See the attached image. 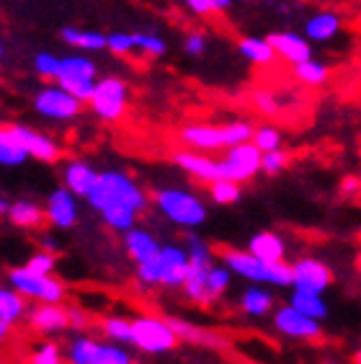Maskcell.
I'll list each match as a JSON object with an SVG mask.
<instances>
[{
	"label": "cell",
	"instance_id": "cell-56",
	"mask_svg": "<svg viewBox=\"0 0 361 364\" xmlns=\"http://www.w3.org/2000/svg\"><path fill=\"white\" fill-rule=\"evenodd\" d=\"M325 364H343V362H325Z\"/></svg>",
	"mask_w": 361,
	"mask_h": 364
},
{
	"label": "cell",
	"instance_id": "cell-32",
	"mask_svg": "<svg viewBox=\"0 0 361 364\" xmlns=\"http://www.w3.org/2000/svg\"><path fill=\"white\" fill-rule=\"evenodd\" d=\"M23 316H28L26 297L16 292L14 287H0V321L16 326Z\"/></svg>",
	"mask_w": 361,
	"mask_h": 364
},
{
	"label": "cell",
	"instance_id": "cell-23",
	"mask_svg": "<svg viewBox=\"0 0 361 364\" xmlns=\"http://www.w3.org/2000/svg\"><path fill=\"white\" fill-rule=\"evenodd\" d=\"M171 326L176 328L180 341L196 343V346H204V349H225L227 346V338L215 333L212 328H202V326H194V323L183 321V318H171Z\"/></svg>",
	"mask_w": 361,
	"mask_h": 364
},
{
	"label": "cell",
	"instance_id": "cell-10",
	"mask_svg": "<svg viewBox=\"0 0 361 364\" xmlns=\"http://www.w3.org/2000/svg\"><path fill=\"white\" fill-rule=\"evenodd\" d=\"M34 112L44 119L52 122H70L80 117L83 112V101L75 98L63 85H44L34 93Z\"/></svg>",
	"mask_w": 361,
	"mask_h": 364
},
{
	"label": "cell",
	"instance_id": "cell-19",
	"mask_svg": "<svg viewBox=\"0 0 361 364\" xmlns=\"http://www.w3.org/2000/svg\"><path fill=\"white\" fill-rule=\"evenodd\" d=\"M28 326L39 333H63L70 328L68 308L63 302L60 305H49V302H39L36 308L28 310Z\"/></svg>",
	"mask_w": 361,
	"mask_h": 364
},
{
	"label": "cell",
	"instance_id": "cell-44",
	"mask_svg": "<svg viewBox=\"0 0 361 364\" xmlns=\"http://www.w3.org/2000/svg\"><path fill=\"white\" fill-rule=\"evenodd\" d=\"M31 364H63V351H60L57 343L44 341L31 354Z\"/></svg>",
	"mask_w": 361,
	"mask_h": 364
},
{
	"label": "cell",
	"instance_id": "cell-16",
	"mask_svg": "<svg viewBox=\"0 0 361 364\" xmlns=\"http://www.w3.org/2000/svg\"><path fill=\"white\" fill-rule=\"evenodd\" d=\"M14 132H16V137H18V142L23 145V150L28 153V158H34V161H39V163H57L60 161L63 147L57 145L49 134L36 132V129L23 127V124H14Z\"/></svg>",
	"mask_w": 361,
	"mask_h": 364
},
{
	"label": "cell",
	"instance_id": "cell-47",
	"mask_svg": "<svg viewBox=\"0 0 361 364\" xmlns=\"http://www.w3.org/2000/svg\"><path fill=\"white\" fill-rule=\"evenodd\" d=\"M183 49H186L188 57H202L207 52V36L202 31H191V34L183 39Z\"/></svg>",
	"mask_w": 361,
	"mask_h": 364
},
{
	"label": "cell",
	"instance_id": "cell-22",
	"mask_svg": "<svg viewBox=\"0 0 361 364\" xmlns=\"http://www.w3.org/2000/svg\"><path fill=\"white\" fill-rule=\"evenodd\" d=\"M248 251L266 264H281V261H286V240L271 230L256 232L248 240Z\"/></svg>",
	"mask_w": 361,
	"mask_h": 364
},
{
	"label": "cell",
	"instance_id": "cell-1",
	"mask_svg": "<svg viewBox=\"0 0 361 364\" xmlns=\"http://www.w3.org/2000/svg\"><path fill=\"white\" fill-rule=\"evenodd\" d=\"M85 202H88L90 210H106L109 204L114 202H124V204H132L134 210L142 215L147 210V194L145 189L134 181L132 176L124 173V171H101L98 173V183L93 186L88 196H85Z\"/></svg>",
	"mask_w": 361,
	"mask_h": 364
},
{
	"label": "cell",
	"instance_id": "cell-51",
	"mask_svg": "<svg viewBox=\"0 0 361 364\" xmlns=\"http://www.w3.org/2000/svg\"><path fill=\"white\" fill-rule=\"evenodd\" d=\"M11 328H14V326H8V323L0 321V343L8 341V336H11Z\"/></svg>",
	"mask_w": 361,
	"mask_h": 364
},
{
	"label": "cell",
	"instance_id": "cell-9",
	"mask_svg": "<svg viewBox=\"0 0 361 364\" xmlns=\"http://www.w3.org/2000/svg\"><path fill=\"white\" fill-rule=\"evenodd\" d=\"M88 104L101 122H109V124L119 122L122 117H124L126 104H129V88H126V80L124 77H117V75L101 77V80L96 83V91H93Z\"/></svg>",
	"mask_w": 361,
	"mask_h": 364
},
{
	"label": "cell",
	"instance_id": "cell-35",
	"mask_svg": "<svg viewBox=\"0 0 361 364\" xmlns=\"http://www.w3.org/2000/svg\"><path fill=\"white\" fill-rule=\"evenodd\" d=\"M243 196V186L237 181H230V178H217V181L209 183V199L220 207H230V204H237Z\"/></svg>",
	"mask_w": 361,
	"mask_h": 364
},
{
	"label": "cell",
	"instance_id": "cell-38",
	"mask_svg": "<svg viewBox=\"0 0 361 364\" xmlns=\"http://www.w3.org/2000/svg\"><path fill=\"white\" fill-rule=\"evenodd\" d=\"M96 346H98L96 338L80 333V336H75L68 343L65 359H68V364H90V359H93V354H96Z\"/></svg>",
	"mask_w": 361,
	"mask_h": 364
},
{
	"label": "cell",
	"instance_id": "cell-12",
	"mask_svg": "<svg viewBox=\"0 0 361 364\" xmlns=\"http://www.w3.org/2000/svg\"><path fill=\"white\" fill-rule=\"evenodd\" d=\"M330 287H333V272L325 261L315 256H302L292 264V289L325 294Z\"/></svg>",
	"mask_w": 361,
	"mask_h": 364
},
{
	"label": "cell",
	"instance_id": "cell-48",
	"mask_svg": "<svg viewBox=\"0 0 361 364\" xmlns=\"http://www.w3.org/2000/svg\"><path fill=\"white\" fill-rule=\"evenodd\" d=\"M183 6L196 16H209L215 14V0H183Z\"/></svg>",
	"mask_w": 361,
	"mask_h": 364
},
{
	"label": "cell",
	"instance_id": "cell-41",
	"mask_svg": "<svg viewBox=\"0 0 361 364\" xmlns=\"http://www.w3.org/2000/svg\"><path fill=\"white\" fill-rule=\"evenodd\" d=\"M60 63H63V57L52 55V52H36V55H34V70H36V75L47 77V80H57Z\"/></svg>",
	"mask_w": 361,
	"mask_h": 364
},
{
	"label": "cell",
	"instance_id": "cell-40",
	"mask_svg": "<svg viewBox=\"0 0 361 364\" xmlns=\"http://www.w3.org/2000/svg\"><path fill=\"white\" fill-rule=\"evenodd\" d=\"M134 49H139L142 55H150V57H160L166 55V39L158 34H150V31H134Z\"/></svg>",
	"mask_w": 361,
	"mask_h": 364
},
{
	"label": "cell",
	"instance_id": "cell-43",
	"mask_svg": "<svg viewBox=\"0 0 361 364\" xmlns=\"http://www.w3.org/2000/svg\"><path fill=\"white\" fill-rule=\"evenodd\" d=\"M106 49L114 52V55H132L134 34H129V31H114V34H106Z\"/></svg>",
	"mask_w": 361,
	"mask_h": 364
},
{
	"label": "cell",
	"instance_id": "cell-30",
	"mask_svg": "<svg viewBox=\"0 0 361 364\" xmlns=\"http://www.w3.org/2000/svg\"><path fill=\"white\" fill-rule=\"evenodd\" d=\"M28 161V153L16 137L14 127H0V166L6 168H18Z\"/></svg>",
	"mask_w": 361,
	"mask_h": 364
},
{
	"label": "cell",
	"instance_id": "cell-15",
	"mask_svg": "<svg viewBox=\"0 0 361 364\" xmlns=\"http://www.w3.org/2000/svg\"><path fill=\"white\" fill-rule=\"evenodd\" d=\"M77 196L68 189V186H57L55 191H49L47 202H44V215L47 223L57 230H70L77 223Z\"/></svg>",
	"mask_w": 361,
	"mask_h": 364
},
{
	"label": "cell",
	"instance_id": "cell-37",
	"mask_svg": "<svg viewBox=\"0 0 361 364\" xmlns=\"http://www.w3.org/2000/svg\"><path fill=\"white\" fill-rule=\"evenodd\" d=\"M232 284V272H230L225 264H215L207 274V294H209V305H215L220 297L230 289Z\"/></svg>",
	"mask_w": 361,
	"mask_h": 364
},
{
	"label": "cell",
	"instance_id": "cell-27",
	"mask_svg": "<svg viewBox=\"0 0 361 364\" xmlns=\"http://www.w3.org/2000/svg\"><path fill=\"white\" fill-rule=\"evenodd\" d=\"M237 52L248 60V63L258 65V68H269V65L276 63V52L271 47L269 39L264 36H243L237 42Z\"/></svg>",
	"mask_w": 361,
	"mask_h": 364
},
{
	"label": "cell",
	"instance_id": "cell-28",
	"mask_svg": "<svg viewBox=\"0 0 361 364\" xmlns=\"http://www.w3.org/2000/svg\"><path fill=\"white\" fill-rule=\"evenodd\" d=\"M60 39L65 44H70V47L80 49V52H101V49H106V34L88 31V28L63 26L60 28Z\"/></svg>",
	"mask_w": 361,
	"mask_h": 364
},
{
	"label": "cell",
	"instance_id": "cell-2",
	"mask_svg": "<svg viewBox=\"0 0 361 364\" xmlns=\"http://www.w3.org/2000/svg\"><path fill=\"white\" fill-rule=\"evenodd\" d=\"M222 264L232 272V277L250 282V284H271V287H292V264H266L256 259L253 253L245 248H227L222 251Z\"/></svg>",
	"mask_w": 361,
	"mask_h": 364
},
{
	"label": "cell",
	"instance_id": "cell-17",
	"mask_svg": "<svg viewBox=\"0 0 361 364\" xmlns=\"http://www.w3.org/2000/svg\"><path fill=\"white\" fill-rule=\"evenodd\" d=\"M171 161H173L180 171H186L188 176L199 178V181L212 183V181H217V178H222L220 161L207 158L204 153H196V150H178V153L171 155Z\"/></svg>",
	"mask_w": 361,
	"mask_h": 364
},
{
	"label": "cell",
	"instance_id": "cell-24",
	"mask_svg": "<svg viewBox=\"0 0 361 364\" xmlns=\"http://www.w3.org/2000/svg\"><path fill=\"white\" fill-rule=\"evenodd\" d=\"M340 26H343V21H340L338 14H333V11H320V14H313L310 18H307L305 39L310 44L313 42L325 44V42H330V39L338 36Z\"/></svg>",
	"mask_w": 361,
	"mask_h": 364
},
{
	"label": "cell",
	"instance_id": "cell-6",
	"mask_svg": "<svg viewBox=\"0 0 361 364\" xmlns=\"http://www.w3.org/2000/svg\"><path fill=\"white\" fill-rule=\"evenodd\" d=\"M186 251H188V277L183 284V294L186 300L196 302V305H209L207 294V274L215 267V253L209 248V243L199 235H188L186 238Z\"/></svg>",
	"mask_w": 361,
	"mask_h": 364
},
{
	"label": "cell",
	"instance_id": "cell-36",
	"mask_svg": "<svg viewBox=\"0 0 361 364\" xmlns=\"http://www.w3.org/2000/svg\"><path fill=\"white\" fill-rule=\"evenodd\" d=\"M101 331H104V336L114 343H124V346L132 343V318L109 316L101 321Z\"/></svg>",
	"mask_w": 361,
	"mask_h": 364
},
{
	"label": "cell",
	"instance_id": "cell-7",
	"mask_svg": "<svg viewBox=\"0 0 361 364\" xmlns=\"http://www.w3.org/2000/svg\"><path fill=\"white\" fill-rule=\"evenodd\" d=\"M8 287H14L26 300L49 302V305H60L65 300V284L55 279L52 274H34L26 267H16L8 272Z\"/></svg>",
	"mask_w": 361,
	"mask_h": 364
},
{
	"label": "cell",
	"instance_id": "cell-34",
	"mask_svg": "<svg viewBox=\"0 0 361 364\" xmlns=\"http://www.w3.org/2000/svg\"><path fill=\"white\" fill-rule=\"evenodd\" d=\"M90 364H134V357L129 354V349H124V343L98 341Z\"/></svg>",
	"mask_w": 361,
	"mask_h": 364
},
{
	"label": "cell",
	"instance_id": "cell-54",
	"mask_svg": "<svg viewBox=\"0 0 361 364\" xmlns=\"http://www.w3.org/2000/svg\"><path fill=\"white\" fill-rule=\"evenodd\" d=\"M354 364H361V349H359V351H356V354H354Z\"/></svg>",
	"mask_w": 361,
	"mask_h": 364
},
{
	"label": "cell",
	"instance_id": "cell-33",
	"mask_svg": "<svg viewBox=\"0 0 361 364\" xmlns=\"http://www.w3.org/2000/svg\"><path fill=\"white\" fill-rule=\"evenodd\" d=\"M292 75L297 83L307 85V88H320V85L328 83V77H330V70H328L325 63H320V60H307V63H299L292 65Z\"/></svg>",
	"mask_w": 361,
	"mask_h": 364
},
{
	"label": "cell",
	"instance_id": "cell-39",
	"mask_svg": "<svg viewBox=\"0 0 361 364\" xmlns=\"http://www.w3.org/2000/svg\"><path fill=\"white\" fill-rule=\"evenodd\" d=\"M253 145L261 150V153H271V150H281V145H284V134H281V129L274 124H261L256 127V132H253Z\"/></svg>",
	"mask_w": 361,
	"mask_h": 364
},
{
	"label": "cell",
	"instance_id": "cell-45",
	"mask_svg": "<svg viewBox=\"0 0 361 364\" xmlns=\"http://www.w3.org/2000/svg\"><path fill=\"white\" fill-rule=\"evenodd\" d=\"M289 166V155L284 150H271V153H264V161H261V173L266 176H276Z\"/></svg>",
	"mask_w": 361,
	"mask_h": 364
},
{
	"label": "cell",
	"instance_id": "cell-26",
	"mask_svg": "<svg viewBox=\"0 0 361 364\" xmlns=\"http://www.w3.org/2000/svg\"><path fill=\"white\" fill-rule=\"evenodd\" d=\"M274 305H276V297L266 287H248L240 294V310L250 318L271 316V313H274Z\"/></svg>",
	"mask_w": 361,
	"mask_h": 364
},
{
	"label": "cell",
	"instance_id": "cell-31",
	"mask_svg": "<svg viewBox=\"0 0 361 364\" xmlns=\"http://www.w3.org/2000/svg\"><path fill=\"white\" fill-rule=\"evenodd\" d=\"M289 305L292 308H297L299 313H305V316L315 318V321H325L328 313H330V308H328V302L323 294H315V292H302V289H292L289 292Z\"/></svg>",
	"mask_w": 361,
	"mask_h": 364
},
{
	"label": "cell",
	"instance_id": "cell-3",
	"mask_svg": "<svg viewBox=\"0 0 361 364\" xmlns=\"http://www.w3.org/2000/svg\"><path fill=\"white\" fill-rule=\"evenodd\" d=\"M256 127L248 122H230L225 127L215 124H186L178 132L180 142L196 153H209V150H227V147L243 145L253 140Z\"/></svg>",
	"mask_w": 361,
	"mask_h": 364
},
{
	"label": "cell",
	"instance_id": "cell-42",
	"mask_svg": "<svg viewBox=\"0 0 361 364\" xmlns=\"http://www.w3.org/2000/svg\"><path fill=\"white\" fill-rule=\"evenodd\" d=\"M23 267H26L28 272L47 274V277H49V274L55 272V267H57V256H55V251H47V248H44V251H36L34 256L23 264Z\"/></svg>",
	"mask_w": 361,
	"mask_h": 364
},
{
	"label": "cell",
	"instance_id": "cell-13",
	"mask_svg": "<svg viewBox=\"0 0 361 364\" xmlns=\"http://www.w3.org/2000/svg\"><path fill=\"white\" fill-rule=\"evenodd\" d=\"M274 328L281 336L294 338V341H315V338L323 336V323L299 313L289 302L274 310Z\"/></svg>",
	"mask_w": 361,
	"mask_h": 364
},
{
	"label": "cell",
	"instance_id": "cell-18",
	"mask_svg": "<svg viewBox=\"0 0 361 364\" xmlns=\"http://www.w3.org/2000/svg\"><path fill=\"white\" fill-rule=\"evenodd\" d=\"M276 52V57L286 60L289 65H299L313 60V44L307 42L302 34H294V31H276V34L266 36Z\"/></svg>",
	"mask_w": 361,
	"mask_h": 364
},
{
	"label": "cell",
	"instance_id": "cell-8",
	"mask_svg": "<svg viewBox=\"0 0 361 364\" xmlns=\"http://www.w3.org/2000/svg\"><path fill=\"white\" fill-rule=\"evenodd\" d=\"M98 83V68L96 63L85 55H68L60 63V73H57V85H63L65 91H70L80 101H90L93 91Z\"/></svg>",
	"mask_w": 361,
	"mask_h": 364
},
{
	"label": "cell",
	"instance_id": "cell-14",
	"mask_svg": "<svg viewBox=\"0 0 361 364\" xmlns=\"http://www.w3.org/2000/svg\"><path fill=\"white\" fill-rule=\"evenodd\" d=\"M186 277H188L186 245L163 243V248H160V287L183 289Z\"/></svg>",
	"mask_w": 361,
	"mask_h": 364
},
{
	"label": "cell",
	"instance_id": "cell-11",
	"mask_svg": "<svg viewBox=\"0 0 361 364\" xmlns=\"http://www.w3.org/2000/svg\"><path fill=\"white\" fill-rule=\"evenodd\" d=\"M261 161H264V153L253 142H243V145L225 150L222 161H220V171H222V178L245 183L253 181L261 173Z\"/></svg>",
	"mask_w": 361,
	"mask_h": 364
},
{
	"label": "cell",
	"instance_id": "cell-53",
	"mask_svg": "<svg viewBox=\"0 0 361 364\" xmlns=\"http://www.w3.org/2000/svg\"><path fill=\"white\" fill-rule=\"evenodd\" d=\"M232 3L235 0H215V11H227V8H232Z\"/></svg>",
	"mask_w": 361,
	"mask_h": 364
},
{
	"label": "cell",
	"instance_id": "cell-4",
	"mask_svg": "<svg viewBox=\"0 0 361 364\" xmlns=\"http://www.w3.org/2000/svg\"><path fill=\"white\" fill-rule=\"evenodd\" d=\"M153 202L163 218L171 220L178 228H183V230H196L209 218L207 204L186 189H171V186L168 189H158L153 194Z\"/></svg>",
	"mask_w": 361,
	"mask_h": 364
},
{
	"label": "cell",
	"instance_id": "cell-20",
	"mask_svg": "<svg viewBox=\"0 0 361 364\" xmlns=\"http://www.w3.org/2000/svg\"><path fill=\"white\" fill-rule=\"evenodd\" d=\"M160 240L153 232L145 228H132L129 232H124V248L126 256L134 261V267H142L147 261H155L160 256Z\"/></svg>",
	"mask_w": 361,
	"mask_h": 364
},
{
	"label": "cell",
	"instance_id": "cell-55",
	"mask_svg": "<svg viewBox=\"0 0 361 364\" xmlns=\"http://www.w3.org/2000/svg\"><path fill=\"white\" fill-rule=\"evenodd\" d=\"M3 55H6V47H3V39H0V60H3Z\"/></svg>",
	"mask_w": 361,
	"mask_h": 364
},
{
	"label": "cell",
	"instance_id": "cell-49",
	"mask_svg": "<svg viewBox=\"0 0 361 364\" xmlns=\"http://www.w3.org/2000/svg\"><path fill=\"white\" fill-rule=\"evenodd\" d=\"M68 318H70V328H77V331L88 328V316L80 308H68Z\"/></svg>",
	"mask_w": 361,
	"mask_h": 364
},
{
	"label": "cell",
	"instance_id": "cell-25",
	"mask_svg": "<svg viewBox=\"0 0 361 364\" xmlns=\"http://www.w3.org/2000/svg\"><path fill=\"white\" fill-rule=\"evenodd\" d=\"M44 220H47L44 207L31 202V199H18V202L11 204V212H8V223L14 225V228H21V230L42 228Z\"/></svg>",
	"mask_w": 361,
	"mask_h": 364
},
{
	"label": "cell",
	"instance_id": "cell-46",
	"mask_svg": "<svg viewBox=\"0 0 361 364\" xmlns=\"http://www.w3.org/2000/svg\"><path fill=\"white\" fill-rule=\"evenodd\" d=\"M253 106H256L261 114H269V117L279 114V98L271 91H256L253 93Z\"/></svg>",
	"mask_w": 361,
	"mask_h": 364
},
{
	"label": "cell",
	"instance_id": "cell-52",
	"mask_svg": "<svg viewBox=\"0 0 361 364\" xmlns=\"http://www.w3.org/2000/svg\"><path fill=\"white\" fill-rule=\"evenodd\" d=\"M11 204H14V202H8L6 196H0V218H8V212H11Z\"/></svg>",
	"mask_w": 361,
	"mask_h": 364
},
{
	"label": "cell",
	"instance_id": "cell-21",
	"mask_svg": "<svg viewBox=\"0 0 361 364\" xmlns=\"http://www.w3.org/2000/svg\"><path fill=\"white\" fill-rule=\"evenodd\" d=\"M63 181L75 196H88L98 183V171L85 161H70L63 168Z\"/></svg>",
	"mask_w": 361,
	"mask_h": 364
},
{
	"label": "cell",
	"instance_id": "cell-5",
	"mask_svg": "<svg viewBox=\"0 0 361 364\" xmlns=\"http://www.w3.org/2000/svg\"><path fill=\"white\" fill-rule=\"evenodd\" d=\"M178 333L171 326V318H160L142 313V316L132 318V343L134 349L142 354H168L178 346Z\"/></svg>",
	"mask_w": 361,
	"mask_h": 364
},
{
	"label": "cell",
	"instance_id": "cell-29",
	"mask_svg": "<svg viewBox=\"0 0 361 364\" xmlns=\"http://www.w3.org/2000/svg\"><path fill=\"white\" fill-rule=\"evenodd\" d=\"M101 220L106 223V228H112L117 232H129L132 228H137V218L139 212L134 210L132 204H124V202H114L109 204L106 210L98 212Z\"/></svg>",
	"mask_w": 361,
	"mask_h": 364
},
{
	"label": "cell",
	"instance_id": "cell-50",
	"mask_svg": "<svg viewBox=\"0 0 361 364\" xmlns=\"http://www.w3.org/2000/svg\"><path fill=\"white\" fill-rule=\"evenodd\" d=\"M340 191L346 196H356L361 191V178H356V176H348V178H343V183H340Z\"/></svg>",
	"mask_w": 361,
	"mask_h": 364
}]
</instances>
